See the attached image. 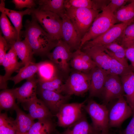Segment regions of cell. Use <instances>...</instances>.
Wrapping results in <instances>:
<instances>
[{
	"mask_svg": "<svg viewBox=\"0 0 134 134\" xmlns=\"http://www.w3.org/2000/svg\"><path fill=\"white\" fill-rule=\"evenodd\" d=\"M24 26V39L29 44L34 54L47 56L57 45L58 40L51 37L34 18H32L31 21L27 20Z\"/></svg>",
	"mask_w": 134,
	"mask_h": 134,
	"instance_id": "6da1fadb",
	"label": "cell"
},
{
	"mask_svg": "<svg viewBox=\"0 0 134 134\" xmlns=\"http://www.w3.org/2000/svg\"><path fill=\"white\" fill-rule=\"evenodd\" d=\"M30 9L32 17L51 37L57 40L62 39V18L55 13L42 10L38 8Z\"/></svg>",
	"mask_w": 134,
	"mask_h": 134,
	"instance_id": "7a4b0ae2",
	"label": "cell"
},
{
	"mask_svg": "<svg viewBox=\"0 0 134 134\" xmlns=\"http://www.w3.org/2000/svg\"><path fill=\"white\" fill-rule=\"evenodd\" d=\"M66 13L82 38L100 11L87 8L66 9Z\"/></svg>",
	"mask_w": 134,
	"mask_h": 134,
	"instance_id": "3957f363",
	"label": "cell"
},
{
	"mask_svg": "<svg viewBox=\"0 0 134 134\" xmlns=\"http://www.w3.org/2000/svg\"><path fill=\"white\" fill-rule=\"evenodd\" d=\"M96 17L88 30L81 39L80 49L87 42L106 32L117 22L114 13L106 6Z\"/></svg>",
	"mask_w": 134,
	"mask_h": 134,
	"instance_id": "277c9868",
	"label": "cell"
},
{
	"mask_svg": "<svg viewBox=\"0 0 134 134\" xmlns=\"http://www.w3.org/2000/svg\"><path fill=\"white\" fill-rule=\"evenodd\" d=\"M83 109L90 116L92 125L98 132L108 133V110L107 105L97 103L92 98L88 99Z\"/></svg>",
	"mask_w": 134,
	"mask_h": 134,
	"instance_id": "5b68a950",
	"label": "cell"
},
{
	"mask_svg": "<svg viewBox=\"0 0 134 134\" xmlns=\"http://www.w3.org/2000/svg\"><path fill=\"white\" fill-rule=\"evenodd\" d=\"M91 79L90 72L86 73L74 70L64 83L63 93L70 96H82L89 91Z\"/></svg>",
	"mask_w": 134,
	"mask_h": 134,
	"instance_id": "8992f818",
	"label": "cell"
},
{
	"mask_svg": "<svg viewBox=\"0 0 134 134\" xmlns=\"http://www.w3.org/2000/svg\"><path fill=\"white\" fill-rule=\"evenodd\" d=\"M72 53L69 46L62 39L58 40L53 51L47 56L61 74L67 75L70 71L69 63Z\"/></svg>",
	"mask_w": 134,
	"mask_h": 134,
	"instance_id": "52a82bcc",
	"label": "cell"
},
{
	"mask_svg": "<svg viewBox=\"0 0 134 134\" xmlns=\"http://www.w3.org/2000/svg\"><path fill=\"white\" fill-rule=\"evenodd\" d=\"M88 100L80 103H66L63 105L55 116L57 118V125L67 128L74 123L82 116V109Z\"/></svg>",
	"mask_w": 134,
	"mask_h": 134,
	"instance_id": "ba28073f",
	"label": "cell"
},
{
	"mask_svg": "<svg viewBox=\"0 0 134 134\" xmlns=\"http://www.w3.org/2000/svg\"><path fill=\"white\" fill-rule=\"evenodd\" d=\"M124 97L116 100L108 108L109 128L120 127L124 121L133 115V110Z\"/></svg>",
	"mask_w": 134,
	"mask_h": 134,
	"instance_id": "9c48e42d",
	"label": "cell"
},
{
	"mask_svg": "<svg viewBox=\"0 0 134 134\" xmlns=\"http://www.w3.org/2000/svg\"><path fill=\"white\" fill-rule=\"evenodd\" d=\"M124 94L121 78L118 75L108 74L101 96L103 104L107 105L109 103L124 96Z\"/></svg>",
	"mask_w": 134,
	"mask_h": 134,
	"instance_id": "30bf717a",
	"label": "cell"
},
{
	"mask_svg": "<svg viewBox=\"0 0 134 134\" xmlns=\"http://www.w3.org/2000/svg\"><path fill=\"white\" fill-rule=\"evenodd\" d=\"M122 23L115 24L100 35L85 43L80 49L84 50L95 46H104L117 42L127 26Z\"/></svg>",
	"mask_w": 134,
	"mask_h": 134,
	"instance_id": "8fae6325",
	"label": "cell"
},
{
	"mask_svg": "<svg viewBox=\"0 0 134 134\" xmlns=\"http://www.w3.org/2000/svg\"><path fill=\"white\" fill-rule=\"evenodd\" d=\"M53 116H55L62 106L67 102L71 96L49 90L39 88L37 92Z\"/></svg>",
	"mask_w": 134,
	"mask_h": 134,
	"instance_id": "7c38bea8",
	"label": "cell"
},
{
	"mask_svg": "<svg viewBox=\"0 0 134 134\" xmlns=\"http://www.w3.org/2000/svg\"><path fill=\"white\" fill-rule=\"evenodd\" d=\"M62 18V39L69 46L72 51L80 49L81 38L66 13Z\"/></svg>",
	"mask_w": 134,
	"mask_h": 134,
	"instance_id": "4fadbf2b",
	"label": "cell"
},
{
	"mask_svg": "<svg viewBox=\"0 0 134 134\" xmlns=\"http://www.w3.org/2000/svg\"><path fill=\"white\" fill-rule=\"evenodd\" d=\"M90 73L91 79L89 98L100 97L108 73L107 71L97 66L92 69Z\"/></svg>",
	"mask_w": 134,
	"mask_h": 134,
	"instance_id": "5bb4252c",
	"label": "cell"
},
{
	"mask_svg": "<svg viewBox=\"0 0 134 134\" xmlns=\"http://www.w3.org/2000/svg\"><path fill=\"white\" fill-rule=\"evenodd\" d=\"M38 80L34 77L27 80L20 87L14 89L18 103H26L37 98Z\"/></svg>",
	"mask_w": 134,
	"mask_h": 134,
	"instance_id": "9a60e30c",
	"label": "cell"
},
{
	"mask_svg": "<svg viewBox=\"0 0 134 134\" xmlns=\"http://www.w3.org/2000/svg\"><path fill=\"white\" fill-rule=\"evenodd\" d=\"M24 104L25 109L34 120L52 118L54 116L43 101L37 98Z\"/></svg>",
	"mask_w": 134,
	"mask_h": 134,
	"instance_id": "2e32d148",
	"label": "cell"
},
{
	"mask_svg": "<svg viewBox=\"0 0 134 134\" xmlns=\"http://www.w3.org/2000/svg\"><path fill=\"white\" fill-rule=\"evenodd\" d=\"M81 50L88 54L97 66L109 71L110 57L105 51L103 46H95Z\"/></svg>",
	"mask_w": 134,
	"mask_h": 134,
	"instance_id": "e0dca14e",
	"label": "cell"
},
{
	"mask_svg": "<svg viewBox=\"0 0 134 134\" xmlns=\"http://www.w3.org/2000/svg\"><path fill=\"white\" fill-rule=\"evenodd\" d=\"M0 1V12L5 14L9 18L17 31L18 37V41L21 40L20 33L23 27V17L25 15H31V9L27 8L24 10L19 11L10 9L5 7L4 0Z\"/></svg>",
	"mask_w": 134,
	"mask_h": 134,
	"instance_id": "ac0fdd59",
	"label": "cell"
},
{
	"mask_svg": "<svg viewBox=\"0 0 134 134\" xmlns=\"http://www.w3.org/2000/svg\"><path fill=\"white\" fill-rule=\"evenodd\" d=\"M17 57L12 48L9 49L5 56L2 65L4 68L5 73L3 76H0L4 81L7 82L12 74L14 72L19 70L23 65L21 62H18Z\"/></svg>",
	"mask_w": 134,
	"mask_h": 134,
	"instance_id": "d6986e66",
	"label": "cell"
},
{
	"mask_svg": "<svg viewBox=\"0 0 134 134\" xmlns=\"http://www.w3.org/2000/svg\"><path fill=\"white\" fill-rule=\"evenodd\" d=\"M98 132L89 123L83 113L77 121L67 128L63 132H58L57 134H95Z\"/></svg>",
	"mask_w": 134,
	"mask_h": 134,
	"instance_id": "ffe728a7",
	"label": "cell"
},
{
	"mask_svg": "<svg viewBox=\"0 0 134 134\" xmlns=\"http://www.w3.org/2000/svg\"><path fill=\"white\" fill-rule=\"evenodd\" d=\"M56 66L50 60L40 62L37 73L39 81H48L60 75Z\"/></svg>",
	"mask_w": 134,
	"mask_h": 134,
	"instance_id": "44dd1931",
	"label": "cell"
},
{
	"mask_svg": "<svg viewBox=\"0 0 134 134\" xmlns=\"http://www.w3.org/2000/svg\"><path fill=\"white\" fill-rule=\"evenodd\" d=\"M11 48L14 50L24 66L29 62H33L34 53L25 39L16 41L12 45Z\"/></svg>",
	"mask_w": 134,
	"mask_h": 134,
	"instance_id": "7402d4cb",
	"label": "cell"
},
{
	"mask_svg": "<svg viewBox=\"0 0 134 134\" xmlns=\"http://www.w3.org/2000/svg\"><path fill=\"white\" fill-rule=\"evenodd\" d=\"M121 76L124 96L133 111L134 109V69Z\"/></svg>",
	"mask_w": 134,
	"mask_h": 134,
	"instance_id": "603a6c76",
	"label": "cell"
},
{
	"mask_svg": "<svg viewBox=\"0 0 134 134\" xmlns=\"http://www.w3.org/2000/svg\"><path fill=\"white\" fill-rule=\"evenodd\" d=\"M0 26L3 36L11 48L12 45L18 40V34L16 29L11 24L7 16L2 13L0 17Z\"/></svg>",
	"mask_w": 134,
	"mask_h": 134,
	"instance_id": "cb8c5ba5",
	"label": "cell"
},
{
	"mask_svg": "<svg viewBox=\"0 0 134 134\" xmlns=\"http://www.w3.org/2000/svg\"><path fill=\"white\" fill-rule=\"evenodd\" d=\"M16 113L14 120L17 134H27L33 124L35 123L29 115L23 111L17 105L15 109Z\"/></svg>",
	"mask_w": 134,
	"mask_h": 134,
	"instance_id": "d4e9b609",
	"label": "cell"
},
{
	"mask_svg": "<svg viewBox=\"0 0 134 134\" xmlns=\"http://www.w3.org/2000/svg\"><path fill=\"white\" fill-rule=\"evenodd\" d=\"M39 9L55 13L61 18L66 14L65 0H35Z\"/></svg>",
	"mask_w": 134,
	"mask_h": 134,
	"instance_id": "484cf974",
	"label": "cell"
},
{
	"mask_svg": "<svg viewBox=\"0 0 134 134\" xmlns=\"http://www.w3.org/2000/svg\"><path fill=\"white\" fill-rule=\"evenodd\" d=\"M58 132L52 118H47L34 123L27 134H57Z\"/></svg>",
	"mask_w": 134,
	"mask_h": 134,
	"instance_id": "4316f807",
	"label": "cell"
},
{
	"mask_svg": "<svg viewBox=\"0 0 134 134\" xmlns=\"http://www.w3.org/2000/svg\"><path fill=\"white\" fill-rule=\"evenodd\" d=\"M40 63V62L28 63L19 70L16 75L11 77L9 80L13 81L15 85L24 80H27L33 77L37 72Z\"/></svg>",
	"mask_w": 134,
	"mask_h": 134,
	"instance_id": "83f0119b",
	"label": "cell"
},
{
	"mask_svg": "<svg viewBox=\"0 0 134 134\" xmlns=\"http://www.w3.org/2000/svg\"><path fill=\"white\" fill-rule=\"evenodd\" d=\"M129 2L114 13L117 23L129 24L134 21V0H129Z\"/></svg>",
	"mask_w": 134,
	"mask_h": 134,
	"instance_id": "f1b7e54d",
	"label": "cell"
},
{
	"mask_svg": "<svg viewBox=\"0 0 134 134\" xmlns=\"http://www.w3.org/2000/svg\"><path fill=\"white\" fill-rule=\"evenodd\" d=\"M105 51L110 56L114 58L122 65L129 67L126 57L125 49L117 42L103 46Z\"/></svg>",
	"mask_w": 134,
	"mask_h": 134,
	"instance_id": "f546056e",
	"label": "cell"
},
{
	"mask_svg": "<svg viewBox=\"0 0 134 134\" xmlns=\"http://www.w3.org/2000/svg\"><path fill=\"white\" fill-rule=\"evenodd\" d=\"M16 97L14 89L2 90L0 93V111L15 110L17 105Z\"/></svg>",
	"mask_w": 134,
	"mask_h": 134,
	"instance_id": "4dcf8cb0",
	"label": "cell"
},
{
	"mask_svg": "<svg viewBox=\"0 0 134 134\" xmlns=\"http://www.w3.org/2000/svg\"><path fill=\"white\" fill-rule=\"evenodd\" d=\"M78 50L73 52L70 62V66L74 70L89 73L97 65H92L84 61L79 55Z\"/></svg>",
	"mask_w": 134,
	"mask_h": 134,
	"instance_id": "1f68e13d",
	"label": "cell"
},
{
	"mask_svg": "<svg viewBox=\"0 0 134 134\" xmlns=\"http://www.w3.org/2000/svg\"><path fill=\"white\" fill-rule=\"evenodd\" d=\"M0 134H17L14 120L8 117L6 113H0Z\"/></svg>",
	"mask_w": 134,
	"mask_h": 134,
	"instance_id": "d6a6232c",
	"label": "cell"
},
{
	"mask_svg": "<svg viewBox=\"0 0 134 134\" xmlns=\"http://www.w3.org/2000/svg\"><path fill=\"white\" fill-rule=\"evenodd\" d=\"M117 42L125 49L134 45V21L127 26Z\"/></svg>",
	"mask_w": 134,
	"mask_h": 134,
	"instance_id": "836d02e7",
	"label": "cell"
},
{
	"mask_svg": "<svg viewBox=\"0 0 134 134\" xmlns=\"http://www.w3.org/2000/svg\"><path fill=\"white\" fill-rule=\"evenodd\" d=\"M60 74L51 80L45 82L38 81L39 88L62 94L63 93L64 83Z\"/></svg>",
	"mask_w": 134,
	"mask_h": 134,
	"instance_id": "e575fe53",
	"label": "cell"
},
{
	"mask_svg": "<svg viewBox=\"0 0 134 134\" xmlns=\"http://www.w3.org/2000/svg\"><path fill=\"white\" fill-rule=\"evenodd\" d=\"M110 57L109 68L107 72L108 74L121 76L134 69L131 65L129 67L125 66L115 59Z\"/></svg>",
	"mask_w": 134,
	"mask_h": 134,
	"instance_id": "d590c367",
	"label": "cell"
},
{
	"mask_svg": "<svg viewBox=\"0 0 134 134\" xmlns=\"http://www.w3.org/2000/svg\"><path fill=\"white\" fill-rule=\"evenodd\" d=\"M65 8H87L94 9L93 0H65Z\"/></svg>",
	"mask_w": 134,
	"mask_h": 134,
	"instance_id": "8d00e7d4",
	"label": "cell"
},
{
	"mask_svg": "<svg viewBox=\"0 0 134 134\" xmlns=\"http://www.w3.org/2000/svg\"><path fill=\"white\" fill-rule=\"evenodd\" d=\"M15 8L19 10L24 8L31 9L35 8L36 5L35 0H13Z\"/></svg>",
	"mask_w": 134,
	"mask_h": 134,
	"instance_id": "74e56055",
	"label": "cell"
},
{
	"mask_svg": "<svg viewBox=\"0 0 134 134\" xmlns=\"http://www.w3.org/2000/svg\"><path fill=\"white\" fill-rule=\"evenodd\" d=\"M10 48L9 45L2 35L0 31V65L2 66L4 57L6 54V51Z\"/></svg>",
	"mask_w": 134,
	"mask_h": 134,
	"instance_id": "f35d334b",
	"label": "cell"
},
{
	"mask_svg": "<svg viewBox=\"0 0 134 134\" xmlns=\"http://www.w3.org/2000/svg\"><path fill=\"white\" fill-rule=\"evenodd\" d=\"M129 1L127 0H110L106 7L114 13L119 9L126 5Z\"/></svg>",
	"mask_w": 134,
	"mask_h": 134,
	"instance_id": "ab89813d",
	"label": "cell"
},
{
	"mask_svg": "<svg viewBox=\"0 0 134 134\" xmlns=\"http://www.w3.org/2000/svg\"><path fill=\"white\" fill-rule=\"evenodd\" d=\"M126 57L134 68V45L125 49Z\"/></svg>",
	"mask_w": 134,
	"mask_h": 134,
	"instance_id": "60d3db41",
	"label": "cell"
},
{
	"mask_svg": "<svg viewBox=\"0 0 134 134\" xmlns=\"http://www.w3.org/2000/svg\"><path fill=\"white\" fill-rule=\"evenodd\" d=\"M123 134H134V110L133 111L132 118Z\"/></svg>",
	"mask_w": 134,
	"mask_h": 134,
	"instance_id": "b9f144b4",
	"label": "cell"
},
{
	"mask_svg": "<svg viewBox=\"0 0 134 134\" xmlns=\"http://www.w3.org/2000/svg\"><path fill=\"white\" fill-rule=\"evenodd\" d=\"M105 134V133H100V132H98V133H96L95 134Z\"/></svg>",
	"mask_w": 134,
	"mask_h": 134,
	"instance_id": "7bdbcfd3",
	"label": "cell"
},
{
	"mask_svg": "<svg viewBox=\"0 0 134 134\" xmlns=\"http://www.w3.org/2000/svg\"><path fill=\"white\" fill-rule=\"evenodd\" d=\"M109 134V133H107V134Z\"/></svg>",
	"mask_w": 134,
	"mask_h": 134,
	"instance_id": "ee69618b",
	"label": "cell"
},
{
	"mask_svg": "<svg viewBox=\"0 0 134 134\" xmlns=\"http://www.w3.org/2000/svg\"><path fill=\"white\" fill-rule=\"evenodd\" d=\"M134 110H133V111H134Z\"/></svg>",
	"mask_w": 134,
	"mask_h": 134,
	"instance_id": "f6af8a7d",
	"label": "cell"
}]
</instances>
